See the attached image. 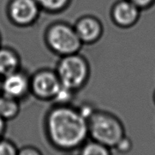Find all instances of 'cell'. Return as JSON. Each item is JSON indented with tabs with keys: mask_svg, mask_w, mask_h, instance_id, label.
Segmentation results:
<instances>
[{
	"mask_svg": "<svg viewBox=\"0 0 155 155\" xmlns=\"http://www.w3.org/2000/svg\"><path fill=\"white\" fill-rule=\"evenodd\" d=\"M44 130L49 143L56 149L72 151L89 139L87 120L73 104H55L46 112Z\"/></svg>",
	"mask_w": 155,
	"mask_h": 155,
	"instance_id": "obj_1",
	"label": "cell"
},
{
	"mask_svg": "<svg viewBox=\"0 0 155 155\" xmlns=\"http://www.w3.org/2000/svg\"><path fill=\"white\" fill-rule=\"evenodd\" d=\"M21 101L4 94H0V117L5 120H12L19 115Z\"/></svg>",
	"mask_w": 155,
	"mask_h": 155,
	"instance_id": "obj_11",
	"label": "cell"
},
{
	"mask_svg": "<svg viewBox=\"0 0 155 155\" xmlns=\"http://www.w3.org/2000/svg\"><path fill=\"white\" fill-rule=\"evenodd\" d=\"M74 29L83 45H93L104 34V26L101 20L92 15L80 17L74 24Z\"/></svg>",
	"mask_w": 155,
	"mask_h": 155,
	"instance_id": "obj_9",
	"label": "cell"
},
{
	"mask_svg": "<svg viewBox=\"0 0 155 155\" xmlns=\"http://www.w3.org/2000/svg\"><path fill=\"white\" fill-rule=\"evenodd\" d=\"M44 42L51 52L59 58L80 52L83 42L74 25L65 21H54L44 32Z\"/></svg>",
	"mask_w": 155,
	"mask_h": 155,
	"instance_id": "obj_4",
	"label": "cell"
},
{
	"mask_svg": "<svg viewBox=\"0 0 155 155\" xmlns=\"http://www.w3.org/2000/svg\"><path fill=\"white\" fill-rule=\"evenodd\" d=\"M18 148L8 139H0V155H18Z\"/></svg>",
	"mask_w": 155,
	"mask_h": 155,
	"instance_id": "obj_15",
	"label": "cell"
},
{
	"mask_svg": "<svg viewBox=\"0 0 155 155\" xmlns=\"http://www.w3.org/2000/svg\"><path fill=\"white\" fill-rule=\"evenodd\" d=\"M5 127H6L5 120L0 117V139L2 138V136L3 135V133H5Z\"/></svg>",
	"mask_w": 155,
	"mask_h": 155,
	"instance_id": "obj_19",
	"label": "cell"
},
{
	"mask_svg": "<svg viewBox=\"0 0 155 155\" xmlns=\"http://www.w3.org/2000/svg\"><path fill=\"white\" fill-rule=\"evenodd\" d=\"M66 155H73V154H66Z\"/></svg>",
	"mask_w": 155,
	"mask_h": 155,
	"instance_id": "obj_22",
	"label": "cell"
},
{
	"mask_svg": "<svg viewBox=\"0 0 155 155\" xmlns=\"http://www.w3.org/2000/svg\"><path fill=\"white\" fill-rule=\"evenodd\" d=\"M21 68V58L15 49L0 48V77H5Z\"/></svg>",
	"mask_w": 155,
	"mask_h": 155,
	"instance_id": "obj_10",
	"label": "cell"
},
{
	"mask_svg": "<svg viewBox=\"0 0 155 155\" xmlns=\"http://www.w3.org/2000/svg\"><path fill=\"white\" fill-rule=\"evenodd\" d=\"M80 155H112L110 148L89 139L81 146Z\"/></svg>",
	"mask_w": 155,
	"mask_h": 155,
	"instance_id": "obj_13",
	"label": "cell"
},
{
	"mask_svg": "<svg viewBox=\"0 0 155 155\" xmlns=\"http://www.w3.org/2000/svg\"><path fill=\"white\" fill-rule=\"evenodd\" d=\"M55 70L41 68L30 75V94L42 101H52L61 88Z\"/></svg>",
	"mask_w": 155,
	"mask_h": 155,
	"instance_id": "obj_5",
	"label": "cell"
},
{
	"mask_svg": "<svg viewBox=\"0 0 155 155\" xmlns=\"http://www.w3.org/2000/svg\"><path fill=\"white\" fill-rule=\"evenodd\" d=\"M54 70L61 86L77 93L87 85L91 76L90 64L80 52L61 57Z\"/></svg>",
	"mask_w": 155,
	"mask_h": 155,
	"instance_id": "obj_3",
	"label": "cell"
},
{
	"mask_svg": "<svg viewBox=\"0 0 155 155\" xmlns=\"http://www.w3.org/2000/svg\"><path fill=\"white\" fill-rule=\"evenodd\" d=\"M41 10L48 14L56 15L66 10L71 0H36Z\"/></svg>",
	"mask_w": 155,
	"mask_h": 155,
	"instance_id": "obj_12",
	"label": "cell"
},
{
	"mask_svg": "<svg viewBox=\"0 0 155 155\" xmlns=\"http://www.w3.org/2000/svg\"><path fill=\"white\" fill-rule=\"evenodd\" d=\"M136 5L141 10L149 8L155 3V0H129Z\"/></svg>",
	"mask_w": 155,
	"mask_h": 155,
	"instance_id": "obj_18",
	"label": "cell"
},
{
	"mask_svg": "<svg viewBox=\"0 0 155 155\" xmlns=\"http://www.w3.org/2000/svg\"><path fill=\"white\" fill-rule=\"evenodd\" d=\"M2 93L21 101L30 95V75L25 70L18 71L3 77Z\"/></svg>",
	"mask_w": 155,
	"mask_h": 155,
	"instance_id": "obj_7",
	"label": "cell"
},
{
	"mask_svg": "<svg viewBox=\"0 0 155 155\" xmlns=\"http://www.w3.org/2000/svg\"><path fill=\"white\" fill-rule=\"evenodd\" d=\"M87 122L89 139L110 149L115 148L120 141L127 136L122 120L108 110L96 108Z\"/></svg>",
	"mask_w": 155,
	"mask_h": 155,
	"instance_id": "obj_2",
	"label": "cell"
},
{
	"mask_svg": "<svg viewBox=\"0 0 155 155\" xmlns=\"http://www.w3.org/2000/svg\"><path fill=\"white\" fill-rule=\"evenodd\" d=\"M153 99H154V102L155 104V91L154 92V95H153Z\"/></svg>",
	"mask_w": 155,
	"mask_h": 155,
	"instance_id": "obj_20",
	"label": "cell"
},
{
	"mask_svg": "<svg viewBox=\"0 0 155 155\" xmlns=\"http://www.w3.org/2000/svg\"><path fill=\"white\" fill-rule=\"evenodd\" d=\"M41 12L36 0H12L8 6L7 14L14 25L27 28L37 22Z\"/></svg>",
	"mask_w": 155,
	"mask_h": 155,
	"instance_id": "obj_6",
	"label": "cell"
},
{
	"mask_svg": "<svg viewBox=\"0 0 155 155\" xmlns=\"http://www.w3.org/2000/svg\"><path fill=\"white\" fill-rule=\"evenodd\" d=\"M141 11L129 0H119L110 8V19L116 27L121 29H130L138 23L141 16Z\"/></svg>",
	"mask_w": 155,
	"mask_h": 155,
	"instance_id": "obj_8",
	"label": "cell"
},
{
	"mask_svg": "<svg viewBox=\"0 0 155 155\" xmlns=\"http://www.w3.org/2000/svg\"><path fill=\"white\" fill-rule=\"evenodd\" d=\"M132 148H133V142H132V140L130 138H128L126 136L125 137H124L120 141L119 143L115 147V149L119 151L120 153L127 154V153L130 152L131 151Z\"/></svg>",
	"mask_w": 155,
	"mask_h": 155,
	"instance_id": "obj_16",
	"label": "cell"
},
{
	"mask_svg": "<svg viewBox=\"0 0 155 155\" xmlns=\"http://www.w3.org/2000/svg\"><path fill=\"white\" fill-rule=\"evenodd\" d=\"M18 155H42L40 150L31 145H27L18 150Z\"/></svg>",
	"mask_w": 155,
	"mask_h": 155,
	"instance_id": "obj_17",
	"label": "cell"
},
{
	"mask_svg": "<svg viewBox=\"0 0 155 155\" xmlns=\"http://www.w3.org/2000/svg\"><path fill=\"white\" fill-rule=\"evenodd\" d=\"M77 92L61 86L60 90L56 95L55 98L52 101L53 104H73L74 98Z\"/></svg>",
	"mask_w": 155,
	"mask_h": 155,
	"instance_id": "obj_14",
	"label": "cell"
},
{
	"mask_svg": "<svg viewBox=\"0 0 155 155\" xmlns=\"http://www.w3.org/2000/svg\"><path fill=\"white\" fill-rule=\"evenodd\" d=\"M1 83H2V80H0V92H2L1 91Z\"/></svg>",
	"mask_w": 155,
	"mask_h": 155,
	"instance_id": "obj_21",
	"label": "cell"
}]
</instances>
